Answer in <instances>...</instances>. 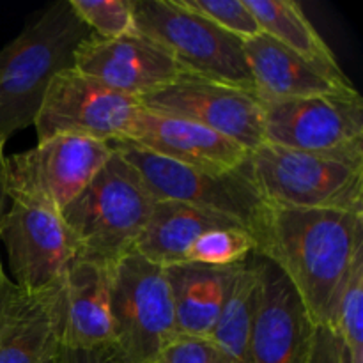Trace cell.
I'll return each mask as SVG.
<instances>
[{"label": "cell", "mask_w": 363, "mask_h": 363, "mask_svg": "<svg viewBox=\"0 0 363 363\" xmlns=\"http://www.w3.org/2000/svg\"><path fill=\"white\" fill-rule=\"evenodd\" d=\"M362 250L363 211L279 206L268 208L257 247L287 277L312 325L328 328H333L340 294Z\"/></svg>", "instance_id": "6da1fadb"}, {"label": "cell", "mask_w": 363, "mask_h": 363, "mask_svg": "<svg viewBox=\"0 0 363 363\" xmlns=\"http://www.w3.org/2000/svg\"><path fill=\"white\" fill-rule=\"evenodd\" d=\"M92 32L60 0L39 13L16 38L0 50V137L34 124L50 82L73 69L78 46Z\"/></svg>", "instance_id": "7a4b0ae2"}, {"label": "cell", "mask_w": 363, "mask_h": 363, "mask_svg": "<svg viewBox=\"0 0 363 363\" xmlns=\"http://www.w3.org/2000/svg\"><path fill=\"white\" fill-rule=\"evenodd\" d=\"M155 202L137 170L113 151L87 188L60 211L77 259L110 268L133 252Z\"/></svg>", "instance_id": "3957f363"}, {"label": "cell", "mask_w": 363, "mask_h": 363, "mask_svg": "<svg viewBox=\"0 0 363 363\" xmlns=\"http://www.w3.org/2000/svg\"><path fill=\"white\" fill-rule=\"evenodd\" d=\"M248 170L269 206L363 211V158L294 151L262 144Z\"/></svg>", "instance_id": "277c9868"}, {"label": "cell", "mask_w": 363, "mask_h": 363, "mask_svg": "<svg viewBox=\"0 0 363 363\" xmlns=\"http://www.w3.org/2000/svg\"><path fill=\"white\" fill-rule=\"evenodd\" d=\"M126 160L156 201H177L202 211L227 216L243 225L259 247L268 218V202L262 199L248 170L213 174L167 160L126 140L110 142Z\"/></svg>", "instance_id": "5b68a950"}, {"label": "cell", "mask_w": 363, "mask_h": 363, "mask_svg": "<svg viewBox=\"0 0 363 363\" xmlns=\"http://www.w3.org/2000/svg\"><path fill=\"white\" fill-rule=\"evenodd\" d=\"M133 14L138 34L163 46L184 73L255 92L240 38L177 0H133Z\"/></svg>", "instance_id": "8992f818"}, {"label": "cell", "mask_w": 363, "mask_h": 363, "mask_svg": "<svg viewBox=\"0 0 363 363\" xmlns=\"http://www.w3.org/2000/svg\"><path fill=\"white\" fill-rule=\"evenodd\" d=\"M113 344L130 363H156L179 335L165 269L130 252L110 266Z\"/></svg>", "instance_id": "52a82bcc"}, {"label": "cell", "mask_w": 363, "mask_h": 363, "mask_svg": "<svg viewBox=\"0 0 363 363\" xmlns=\"http://www.w3.org/2000/svg\"><path fill=\"white\" fill-rule=\"evenodd\" d=\"M108 142L57 135L28 151L6 156L7 201L38 202L62 211L112 158Z\"/></svg>", "instance_id": "ba28073f"}, {"label": "cell", "mask_w": 363, "mask_h": 363, "mask_svg": "<svg viewBox=\"0 0 363 363\" xmlns=\"http://www.w3.org/2000/svg\"><path fill=\"white\" fill-rule=\"evenodd\" d=\"M261 103L266 144L363 158V99L357 89Z\"/></svg>", "instance_id": "9c48e42d"}, {"label": "cell", "mask_w": 363, "mask_h": 363, "mask_svg": "<svg viewBox=\"0 0 363 363\" xmlns=\"http://www.w3.org/2000/svg\"><path fill=\"white\" fill-rule=\"evenodd\" d=\"M140 110V99L121 94L73 67L50 82L35 113V135L38 142L74 135L110 144L126 137Z\"/></svg>", "instance_id": "30bf717a"}, {"label": "cell", "mask_w": 363, "mask_h": 363, "mask_svg": "<svg viewBox=\"0 0 363 363\" xmlns=\"http://www.w3.org/2000/svg\"><path fill=\"white\" fill-rule=\"evenodd\" d=\"M140 105L209 128L250 152L264 144L262 103L254 91L183 73L167 87L140 98Z\"/></svg>", "instance_id": "8fae6325"}, {"label": "cell", "mask_w": 363, "mask_h": 363, "mask_svg": "<svg viewBox=\"0 0 363 363\" xmlns=\"http://www.w3.org/2000/svg\"><path fill=\"white\" fill-rule=\"evenodd\" d=\"M0 241L18 289L35 293L64 280L77 259L73 236L59 211L38 202L11 199L0 220Z\"/></svg>", "instance_id": "7c38bea8"}, {"label": "cell", "mask_w": 363, "mask_h": 363, "mask_svg": "<svg viewBox=\"0 0 363 363\" xmlns=\"http://www.w3.org/2000/svg\"><path fill=\"white\" fill-rule=\"evenodd\" d=\"M261 293L247 363H307L314 325L287 277L255 252Z\"/></svg>", "instance_id": "4fadbf2b"}, {"label": "cell", "mask_w": 363, "mask_h": 363, "mask_svg": "<svg viewBox=\"0 0 363 363\" xmlns=\"http://www.w3.org/2000/svg\"><path fill=\"white\" fill-rule=\"evenodd\" d=\"M74 69L137 99L167 87L184 73L163 46L138 32L119 39L91 34L74 53Z\"/></svg>", "instance_id": "5bb4252c"}, {"label": "cell", "mask_w": 363, "mask_h": 363, "mask_svg": "<svg viewBox=\"0 0 363 363\" xmlns=\"http://www.w3.org/2000/svg\"><path fill=\"white\" fill-rule=\"evenodd\" d=\"M123 140L167 160L213 174H225L248 163L250 151L238 142L179 117L142 108Z\"/></svg>", "instance_id": "9a60e30c"}, {"label": "cell", "mask_w": 363, "mask_h": 363, "mask_svg": "<svg viewBox=\"0 0 363 363\" xmlns=\"http://www.w3.org/2000/svg\"><path fill=\"white\" fill-rule=\"evenodd\" d=\"M64 325V280L35 293L18 289L0 333V363H59Z\"/></svg>", "instance_id": "2e32d148"}, {"label": "cell", "mask_w": 363, "mask_h": 363, "mask_svg": "<svg viewBox=\"0 0 363 363\" xmlns=\"http://www.w3.org/2000/svg\"><path fill=\"white\" fill-rule=\"evenodd\" d=\"M243 48L255 94L261 99L282 101L354 89L350 78L326 73L262 32L243 41Z\"/></svg>", "instance_id": "e0dca14e"}, {"label": "cell", "mask_w": 363, "mask_h": 363, "mask_svg": "<svg viewBox=\"0 0 363 363\" xmlns=\"http://www.w3.org/2000/svg\"><path fill=\"white\" fill-rule=\"evenodd\" d=\"M64 347H94L113 342L108 266L74 259L64 277Z\"/></svg>", "instance_id": "ac0fdd59"}, {"label": "cell", "mask_w": 363, "mask_h": 363, "mask_svg": "<svg viewBox=\"0 0 363 363\" xmlns=\"http://www.w3.org/2000/svg\"><path fill=\"white\" fill-rule=\"evenodd\" d=\"M238 264L209 266L181 262L163 268L172 293L179 335L209 339L236 275Z\"/></svg>", "instance_id": "d6986e66"}, {"label": "cell", "mask_w": 363, "mask_h": 363, "mask_svg": "<svg viewBox=\"0 0 363 363\" xmlns=\"http://www.w3.org/2000/svg\"><path fill=\"white\" fill-rule=\"evenodd\" d=\"M222 227H241L216 213L202 211L177 201H156L135 252L147 261L167 268L188 261L191 247L202 234ZM247 230V229H245Z\"/></svg>", "instance_id": "ffe728a7"}, {"label": "cell", "mask_w": 363, "mask_h": 363, "mask_svg": "<svg viewBox=\"0 0 363 363\" xmlns=\"http://www.w3.org/2000/svg\"><path fill=\"white\" fill-rule=\"evenodd\" d=\"M262 34L282 43L294 53L337 78H347L301 6L294 0H245Z\"/></svg>", "instance_id": "44dd1931"}, {"label": "cell", "mask_w": 363, "mask_h": 363, "mask_svg": "<svg viewBox=\"0 0 363 363\" xmlns=\"http://www.w3.org/2000/svg\"><path fill=\"white\" fill-rule=\"evenodd\" d=\"M261 293L255 252L238 264L230 289L209 340L233 363H247L248 342L254 328Z\"/></svg>", "instance_id": "7402d4cb"}, {"label": "cell", "mask_w": 363, "mask_h": 363, "mask_svg": "<svg viewBox=\"0 0 363 363\" xmlns=\"http://www.w3.org/2000/svg\"><path fill=\"white\" fill-rule=\"evenodd\" d=\"M257 252V243L241 227H222L202 234L188 254L186 262L209 266H233Z\"/></svg>", "instance_id": "603a6c76"}, {"label": "cell", "mask_w": 363, "mask_h": 363, "mask_svg": "<svg viewBox=\"0 0 363 363\" xmlns=\"http://www.w3.org/2000/svg\"><path fill=\"white\" fill-rule=\"evenodd\" d=\"M85 27L101 39H119L137 32L133 0H69Z\"/></svg>", "instance_id": "cb8c5ba5"}, {"label": "cell", "mask_w": 363, "mask_h": 363, "mask_svg": "<svg viewBox=\"0 0 363 363\" xmlns=\"http://www.w3.org/2000/svg\"><path fill=\"white\" fill-rule=\"evenodd\" d=\"M333 330L350 353L363 351V250L357 255L337 305Z\"/></svg>", "instance_id": "d4e9b609"}, {"label": "cell", "mask_w": 363, "mask_h": 363, "mask_svg": "<svg viewBox=\"0 0 363 363\" xmlns=\"http://www.w3.org/2000/svg\"><path fill=\"white\" fill-rule=\"evenodd\" d=\"M186 9L195 11L206 20L236 35L241 41L261 34L257 20L245 0H177Z\"/></svg>", "instance_id": "484cf974"}, {"label": "cell", "mask_w": 363, "mask_h": 363, "mask_svg": "<svg viewBox=\"0 0 363 363\" xmlns=\"http://www.w3.org/2000/svg\"><path fill=\"white\" fill-rule=\"evenodd\" d=\"M156 363H233L209 339L177 335Z\"/></svg>", "instance_id": "4316f807"}, {"label": "cell", "mask_w": 363, "mask_h": 363, "mask_svg": "<svg viewBox=\"0 0 363 363\" xmlns=\"http://www.w3.org/2000/svg\"><path fill=\"white\" fill-rule=\"evenodd\" d=\"M307 363H350V353L339 333L328 326H314Z\"/></svg>", "instance_id": "83f0119b"}, {"label": "cell", "mask_w": 363, "mask_h": 363, "mask_svg": "<svg viewBox=\"0 0 363 363\" xmlns=\"http://www.w3.org/2000/svg\"><path fill=\"white\" fill-rule=\"evenodd\" d=\"M59 363H130L113 342L94 347H64Z\"/></svg>", "instance_id": "f1b7e54d"}, {"label": "cell", "mask_w": 363, "mask_h": 363, "mask_svg": "<svg viewBox=\"0 0 363 363\" xmlns=\"http://www.w3.org/2000/svg\"><path fill=\"white\" fill-rule=\"evenodd\" d=\"M16 284L7 277L6 269H4L2 259H0V333H2L4 325L9 315L11 305H13L14 296H16Z\"/></svg>", "instance_id": "f546056e"}, {"label": "cell", "mask_w": 363, "mask_h": 363, "mask_svg": "<svg viewBox=\"0 0 363 363\" xmlns=\"http://www.w3.org/2000/svg\"><path fill=\"white\" fill-rule=\"evenodd\" d=\"M6 155L4 151H0V220H2L4 213H6L7 206V190H6Z\"/></svg>", "instance_id": "4dcf8cb0"}, {"label": "cell", "mask_w": 363, "mask_h": 363, "mask_svg": "<svg viewBox=\"0 0 363 363\" xmlns=\"http://www.w3.org/2000/svg\"><path fill=\"white\" fill-rule=\"evenodd\" d=\"M350 353V351H347ZM350 363H363V351L358 353H350Z\"/></svg>", "instance_id": "1f68e13d"}, {"label": "cell", "mask_w": 363, "mask_h": 363, "mask_svg": "<svg viewBox=\"0 0 363 363\" xmlns=\"http://www.w3.org/2000/svg\"><path fill=\"white\" fill-rule=\"evenodd\" d=\"M4 145H6V140H4V138L0 137V151H4Z\"/></svg>", "instance_id": "d6a6232c"}]
</instances>
